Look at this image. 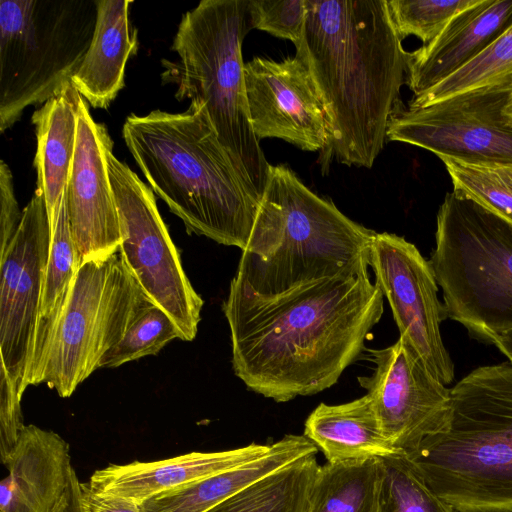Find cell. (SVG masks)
I'll list each match as a JSON object with an SVG mask.
<instances>
[{"mask_svg": "<svg viewBox=\"0 0 512 512\" xmlns=\"http://www.w3.org/2000/svg\"><path fill=\"white\" fill-rule=\"evenodd\" d=\"M96 20V0L0 1L1 133L72 84Z\"/></svg>", "mask_w": 512, "mask_h": 512, "instance_id": "cell-8", "label": "cell"}, {"mask_svg": "<svg viewBox=\"0 0 512 512\" xmlns=\"http://www.w3.org/2000/svg\"><path fill=\"white\" fill-rule=\"evenodd\" d=\"M106 162L120 224L119 253L146 295L174 320L182 340L192 341L203 300L186 276L154 192L115 157L113 146Z\"/></svg>", "mask_w": 512, "mask_h": 512, "instance_id": "cell-10", "label": "cell"}, {"mask_svg": "<svg viewBox=\"0 0 512 512\" xmlns=\"http://www.w3.org/2000/svg\"><path fill=\"white\" fill-rule=\"evenodd\" d=\"M462 194L512 225V166H475L440 159Z\"/></svg>", "mask_w": 512, "mask_h": 512, "instance_id": "cell-30", "label": "cell"}, {"mask_svg": "<svg viewBox=\"0 0 512 512\" xmlns=\"http://www.w3.org/2000/svg\"><path fill=\"white\" fill-rule=\"evenodd\" d=\"M5 466L0 512H52L74 472L68 442L33 424L24 426Z\"/></svg>", "mask_w": 512, "mask_h": 512, "instance_id": "cell-18", "label": "cell"}, {"mask_svg": "<svg viewBox=\"0 0 512 512\" xmlns=\"http://www.w3.org/2000/svg\"><path fill=\"white\" fill-rule=\"evenodd\" d=\"M0 255L4 254L14 239L23 217L15 196L9 166L0 161Z\"/></svg>", "mask_w": 512, "mask_h": 512, "instance_id": "cell-34", "label": "cell"}, {"mask_svg": "<svg viewBox=\"0 0 512 512\" xmlns=\"http://www.w3.org/2000/svg\"><path fill=\"white\" fill-rule=\"evenodd\" d=\"M375 235L310 190L288 166L270 165L231 283L246 293L271 297L321 279L368 271Z\"/></svg>", "mask_w": 512, "mask_h": 512, "instance_id": "cell-4", "label": "cell"}, {"mask_svg": "<svg viewBox=\"0 0 512 512\" xmlns=\"http://www.w3.org/2000/svg\"><path fill=\"white\" fill-rule=\"evenodd\" d=\"M52 512H87L82 501L81 482L75 470L65 494Z\"/></svg>", "mask_w": 512, "mask_h": 512, "instance_id": "cell-36", "label": "cell"}, {"mask_svg": "<svg viewBox=\"0 0 512 512\" xmlns=\"http://www.w3.org/2000/svg\"><path fill=\"white\" fill-rule=\"evenodd\" d=\"M445 318L494 344L512 330V225L474 200L447 193L429 260Z\"/></svg>", "mask_w": 512, "mask_h": 512, "instance_id": "cell-7", "label": "cell"}, {"mask_svg": "<svg viewBox=\"0 0 512 512\" xmlns=\"http://www.w3.org/2000/svg\"><path fill=\"white\" fill-rule=\"evenodd\" d=\"M153 301L118 252L80 265L49 349L42 383L70 397Z\"/></svg>", "mask_w": 512, "mask_h": 512, "instance_id": "cell-9", "label": "cell"}, {"mask_svg": "<svg viewBox=\"0 0 512 512\" xmlns=\"http://www.w3.org/2000/svg\"><path fill=\"white\" fill-rule=\"evenodd\" d=\"M490 88L512 90V26L469 64L425 93L412 97L408 107H423L460 93Z\"/></svg>", "mask_w": 512, "mask_h": 512, "instance_id": "cell-27", "label": "cell"}, {"mask_svg": "<svg viewBox=\"0 0 512 512\" xmlns=\"http://www.w3.org/2000/svg\"><path fill=\"white\" fill-rule=\"evenodd\" d=\"M512 26V0H478L427 45L407 52L406 84L417 97L484 52Z\"/></svg>", "mask_w": 512, "mask_h": 512, "instance_id": "cell-17", "label": "cell"}, {"mask_svg": "<svg viewBox=\"0 0 512 512\" xmlns=\"http://www.w3.org/2000/svg\"><path fill=\"white\" fill-rule=\"evenodd\" d=\"M320 465L302 457L248 485L206 512H308Z\"/></svg>", "mask_w": 512, "mask_h": 512, "instance_id": "cell-25", "label": "cell"}, {"mask_svg": "<svg viewBox=\"0 0 512 512\" xmlns=\"http://www.w3.org/2000/svg\"><path fill=\"white\" fill-rule=\"evenodd\" d=\"M323 99L329 140L320 152L332 161L372 168L401 107L407 52L386 0H306L303 37L296 48Z\"/></svg>", "mask_w": 512, "mask_h": 512, "instance_id": "cell-2", "label": "cell"}, {"mask_svg": "<svg viewBox=\"0 0 512 512\" xmlns=\"http://www.w3.org/2000/svg\"><path fill=\"white\" fill-rule=\"evenodd\" d=\"M303 435L328 462L400 454L385 436L368 394L343 404H319L306 419Z\"/></svg>", "mask_w": 512, "mask_h": 512, "instance_id": "cell-23", "label": "cell"}, {"mask_svg": "<svg viewBox=\"0 0 512 512\" xmlns=\"http://www.w3.org/2000/svg\"><path fill=\"white\" fill-rule=\"evenodd\" d=\"M244 76L250 123L259 141L278 138L309 152L327 146L326 108L300 55L282 61L255 57L244 64Z\"/></svg>", "mask_w": 512, "mask_h": 512, "instance_id": "cell-15", "label": "cell"}, {"mask_svg": "<svg viewBox=\"0 0 512 512\" xmlns=\"http://www.w3.org/2000/svg\"><path fill=\"white\" fill-rule=\"evenodd\" d=\"M82 501L87 512H142L140 504L130 499L96 492L81 482Z\"/></svg>", "mask_w": 512, "mask_h": 512, "instance_id": "cell-35", "label": "cell"}, {"mask_svg": "<svg viewBox=\"0 0 512 512\" xmlns=\"http://www.w3.org/2000/svg\"><path fill=\"white\" fill-rule=\"evenodd\" d=\"M368 265L374 284L389 302L399 338L435 378L444 385L451 383L454 363L441 336L444 307L430 262L404 237L383 232L376 233L371 243Z\"/></svg>", "mask_w": 512, "mask_h": 512, "instance_id": "cell-13", "label": "cell"}, {"mask_svg": "<svg viewBox=\"0 0 512 512\" xmlns=\"http://www.w3.org/2000/svg\"><path fill=\"white\" fill-rule=\"evenodd\" d=\"M21 398L13 387L5 369L0 368V458L9 461L22 429Z\"/></svg>", "mask_w": 512, "mask_h": 512, "instance_id": "cell-33", "label": "cell"}, {"mask_svg": "<svg viewBox=\"0 0 512 512\" xmlns=\"http://www.w3.org/2000/svg\"><path fill=\"white\" fill-rule=\"evenodd\" d=\"M512 90L478 89L418 108L400 107L387 140L475 166H512Z\"/></svg>", "mask_w": 512, "mask_h": 512, "instance_id": "cell-11", "label": "cell"}, {"mask_svg": "<svg viewBox=\"0 0 512 512\" xmlns=\"http://www.w3.org/2000/svg\"><path fill=\"white\" fill-rule=\"evenodd\" d=\"M493 345H495L512 364V330L498 336Z\"/></svg>", "mask_w": 512, "mask_h": 512, "instance_id": "cell-37", "label": "cell"}, {"mask_svg": "<svg viewBox=\"0 0 512 512\" xmlns=\"http://www.w3.org/2000/svg\"><path fill=\"white\" fill-rule=\"evenodd\" d=\"M78 268L77 252L70 233L64 194L56 228L52 235L36 329L30 385L42 383L52 339L66 306Z\"/></svg>", "mask_w": 512, "mask_h": 512, "instance_id": "cell-24", "label": "cell"}, {"mask_svg": "<svg viewBox=\"0 0 512 512\" xmlns=\"http://www.w3.org/2000/svg\"><path fill=\"white\" fill-rule=\"evenodd\" d=\"M122 135L153 192L189 234L244 249L260 197L238 172L202 103L192 100L178 113H132Z\"/></svg>", "mask_w": 512, "mask_h": 512, "instance_id": "cell-3", "label": "cell"}, {"mask_svg": "<svg viewBox=\"0 0 512 512\" xmlns=\"http://www.w3.org/2000/svg\"><path fill=\"white\" fill-rule=\"evenodd\" d=\"M81 95L69 84L33 113L37 149L36 190L44 194L52 235L58 221L72 163Z\"/></svg>", "mask_w": 512, "mask_h": 512, "instance_id": "cell-22", "label": "cell"}, {"mask_svg": "<svg viewBox=\"0 0 512 512\" xmlns=\"http://www.w3.org/2000/svg\"><path fill=\"white\" fill-rule=\"evenodd\" d=\"M316 445L304 435H285L264 455L234 468L155 495L142 503V512H206L264 476L307 455Z\"/></svg>", "mask_w": 512, "mask_h": 512, "instance_id": "cell-21", "label": "cell"}, {"mask_svg": "<svg viewBox=\"0 0 512 512\" xmlns=\"http://www.w3.org/2000/svg\"><path fill=\"white\" fill-rule=\"evenodd\" d=\"M381 478L379 458L320 465L308 512H379Z\"/></svg>", "mask_w": 512, "mask_h": 512, "instance_id": "cell-26", "label": "cell"}, {"mask_svg": "<svg viewBox=\"0 0 512 512\" xmlns=\"http://www.w3.org/2000/svg\"><path fill=\"white\" fill-rule=\"evenodd\" d=\"M113 141L103 123L96 122L81 96L77 113L75 151L65 202L79 267L119 250L121 232L108 175L106 151Z\"/></svg>", "mask_w": 512, "mask_h": 512, "instance_id": "cell-16", "label": "cell"}, {"mask_svg": "<svg viewBox=\"0 0 512 512\" xmlns=\"http://www.w3.org/2000/svg\"><path fill=\"white\" fill-rule=\"evenodd\" d=\"M129 0H96L97 20L88 51L72 85L93 108L106 109L124 87L125 67L137 52Z\"/></svg>", "mask_w": 512, "mask_h": 512, "instance_id": "cell-20", "label": "cell"}, {"mask_svg": "<svg viewBox=\"0 0 512 512\" xmlns=\"http://www.w3.org/2000/svg\"><path fill=\"white\" fill-rule=\"evenodd\" d=\"M20 227L0 255V356L18 396L30 386L52 232L44 194L35 191Z\"/></svg>", "mask_w": 512, "mask_h": 512, "instance_id": "cell-12", "label": "cell"}, {"mask_svg": "<svg viewBox=\"0 0 512 512\" xmlns=\"http://www.w3.org/2000/svg\"><path fill=\"white\" fill-rule=\"evenodd\" d=\"M375 364L369 376H359L391 444L410 455L422 441L446 424L450 389L435 378L415 351L401 338L383 349H367Z\"/></svg>", "mask_w": 512, "mask_h": 512, "instance_id": "cell-14", "label": "cell"}, {"mask_svg": "<svg viewBox=\"0 0 512 512\" xmlns=\"http://www.w3.org/2000/svg\"><path fill=\"white\" fill-rule=\"evenodd\" d=\"M507 111H508V113L512 116V99H511V101H510V104H509V105H508V107H507Z\"/></svg>", "mask_w": 512, "mask_h": 512, "instance_id": "cell-38", "label": "cell"}, {"mask_svg": "<svg viewBox=\"0 0 512 512\" xmlns=\"http://www.w3.org/2000/svg\"><path fill=\"white\" fill-rule=\"evenodd\" d=\"M450 396L445 426L406 456L457 512H512V364L472 370Z\"/></svg>", "mask_w": 512, "mask_h": 512, "instance_id": "cell-5", "label": "cell"}, {"mask_svg": "<svg viewBox=\"0 0 512 512\" xmlns=\"http://www.w3.org/2000/svg\"><path fill=\"white\" fill-rule=\"evenodd\" d=\"M393 26L401 40L418 37L423 45L437 38L449 22L478 0H386Z\"/></svg>", "mask_w": 512, "mask_h": 512, "instance_id": "cell-31", "label": "cell"}, {"mask_svg": "<svg viewBox=\"0 0 512 512\" xmlns=\"http://www.w3.org/2000/svg\"><path fill=\"white\" fill-rule=\"evenodd\" d=\"M384 296L368 271L262 297L230 284L222 308L232 367L246 387L276 402L333 386L365 349Z\"/></svg>", "mask_w": 512, "mask_h": 512, "instance_id": "cell-1", "label": "cell"}, {"mask_svg": "<svg viewBox=\"0 0 512 512\" xmlns=\"http://www.w3.org/2000/svg\"><path fill=\"white\" fill-rule=\"evenodd\" d=\"M251 29L250 0L201 1L182 16L171 46L179 59H162L161 80L176 86V99L204 105L222 146L261 199L271 164L249 118L242 44Z\"/></svg>", "mask_w": 512, "mask_h": 512, "instance_id": "cell-6", "label": "cell"}, {"mask_svg": "<svg viewBox=\"0 0 512 512\" xmlns=\"http://www.w3.org/2000/svg\"><path fill=\"white\" fill-rule=\"evenodd\" d=\"M253 28L287 39L297 48L306 20V0H250Z\"/></svg>", "mask_w": 512, "mask_h": 512, "instance_id": "cell-32", "label": "cell"}, {"mask_svg": "<svg viewBox=\"0 0 512 512\" xmlns=\"http://www.w3.org/2000/svg\"><path fill=\"white\" fill-rule=\"evenodd\" d=\"M175 339L182 340L180 329L164 309L152 302L136 317L121 340L103 356L99 368H115L156 355Z\"/></svg>", "mask_w": 512, "mask_h": 512, "instance_id": "cell-29", "label": "cell"}, {"mask_svg": "<svg viewBox=\"0 0 512 512\" xmlns=\"http://www.w3.org/2000/svg\"><path fill=\"white\" fill-rule=\"evenodd\" d=\"M271 445H250L217 452H190L172 458L127 464H110L94 471L87 482L96 492L116 495L136 503L234 468L266 454Z\"/></svg>", "mask_w": 512, "mask_h": 512, "instance_id": "cell-19", "label": "cell"}, {"mask_svg": "<svg viewBox=\"0 0 512 512\" xmlns=\"http://www.w3.org/2000/svg\"><path fill=\"white\" fill-rule=\"evenodd\" d=\"M379 512H457L426 483L405 454L379 457Z\"/></svg>", "mask_w": 512, "mask_h": 512, "instance_id": "cell-28", "label": "cell"}]
</instances>
